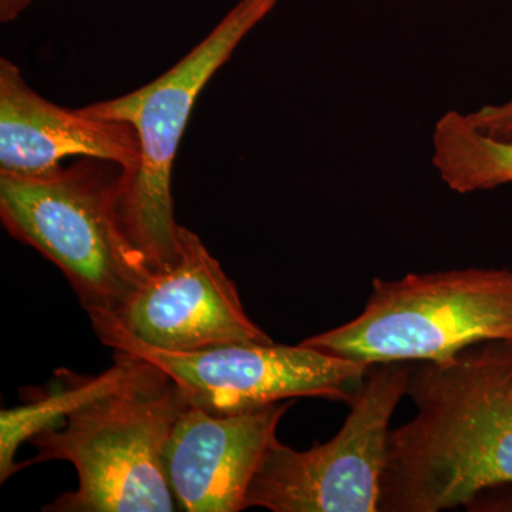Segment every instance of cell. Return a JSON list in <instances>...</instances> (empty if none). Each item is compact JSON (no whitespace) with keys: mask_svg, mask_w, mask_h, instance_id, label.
Returning <instances> with one entry per match:
<instances>
[{"mask_svg":"<svg viewBox=\"0 0 512 512\" xmlns=\"http://www.w3.org/2000/svg\"><path fill=\"white\" fill-rule=\"evenodd\" d=\"M92 323L104 345L158 367L183 390L188 403L215 413L241 412L296 397L349 404L370 367L302 343L164 350L140 342L110 320Z\"/></svg>","mask_w":512,"mask_h":512,"instance_id":"52a82bcc","label":"cell"},{"mask_svg":"<svg viewBox=\"0 0 512 512\" xmlns=\"http://www.w3.org/2000/svg\"><path fill=\"white\" fill-rule=\"evenodd\" d=\"M493 340L512 342V268L375 278L357 318L301 343L372 366L447 362Z\"/></svg>","mask_w":512,"mask_h":512,"instance_id":"5b68a950","label":"cell"},{"mask_svg":"<svg viewBox=\"0 0 512 512\" xmlns=\"http://www.w3.org/2000/svg\"><path fill=\"white\" fill-rule=\"evenodd\" d=\"M292 403L215 413L188 404L164 453L175 504L185 512H238Z\"/></svg>","mask_w":512,"mask_h":512,"instance_id":"9c48e42d","label":"cell"},{"mask_svg":"<svg viewBox=\"0 0 512 512\" xmlns=\"http://www.w3.org/2000/svg\"><path fill=\"white\" fill-rule=\"evenodd\" d=\"M33 3L35 0H0V22H15Z\"/></svg>","mask_w":512,"mask_h":512,"instance_id":"5bb4252c","label":"cell"},{"mask_svg":"<svg viewBox=\"0 0 512 512\" xmlns=\"http://www.w3.org/2000/svg\"><path fill=\"white\" fill-rule=\"evenodd\" d=\"M123 168L80 158L39 177L0 173V218L70 282L90 319L114 315L150 269L119 220Z\"/></svg>","mask_w":512,"mask_h":512,"instance_id":"277c9868","label":"cell"},{"mask_svg":"<svg viewBox=\"0 0 512 512\" xmlns=\"http://www.w3.org/2000/svg\"><path fill=\"white\" fill-rule=\"evenodd\" d=\"M93 158L133 170L140 150L133 127L57 106L35 92L12 60L0 59V173L39 177L67 158Z\"/></svg>","mask_w":512,"mask_h":512,"instance_id":"30bf717a","label":"cell"},{"mask_svg":"<svg viewBox=\"0 0 512 512\" xmlns=\"http://www.w3.org/2000/svg\"><path fill=\"white\" fill-rule=\"evenodd\" d=\"M406 396L417 413L387 437L380 512L454 510L512 484V342L417 362Z\"/></svg>","mask_w":512,"mask_h":512,"instance_id":"6da1fadb","label":"cell"},{"mask_svg":"<svg viewBox=\"0 0 512 512\" xmlns=\"http://www.w3.org/2000/svg\"><path fill=\"white\" fill-rule=\"evenodd\" d=\"M464 116L485 136L512 143V97L503 103L485 104Z\"/></svg>","mask_w":512,"mask_h":512,"instance_id":"4fadbf2b","label":"cell"},{"mask_svg":"<svg viewBox=\"0 0 512 512\" xmlns=\"http://www.w3.org/2000/svg\"><path fill=\"white\" fill-rule=\"evenodd\" d=\"M412 369V362L370 366L342 429L328 443L299 451L275 440L249 485L245 510L379 511L390 420Z\"/></svg>","mask_w":512,"mask_h":512,"instance_id":"8992f818","label":"cell"},{"mask_svg":"<svg viewBox=\"0 0 512 512\" xmlns=\"http://www.w3.org/2000/svg\"><path fill=\"white\" fill-rule=\"evenodd\" d=\"M128 355V353H127ZM130 372L56 426L29 440L39 453L22 464L69 461L76 490L49 512H171L178 510L164 453L187 397L158 367L133 356Z\"/></svg>","mask_w":512,"mask_h":512,"instance_id":"7a4b0ae2","label":"cell"},{"mask_svg":"<svg viewBox=\"0 0 512 512\" xmlns=\"http://www.w3.org/2000/svg\"><path fill=\"white\" fill-rule=\"evenodd\" d=\"M278 0H239L197 46L156 80L134 92L80 107L133 127L140 160L121 174L119 220L124 237L151 272L173 264L178 229L171 178L198 97L237 47L271 15Z\"/></svg>","mask_w":512,"mask_h":512,"instance_id":"3957f363","label":"cell"},{"mask_svg":"<svg viewBox=\"0 0 512 512\" xmlns=\"http://www.w3.org/2000/svg\"><path fill=\"white\" fill-rule=\"evenodd\" d=\"M97 319L116 323L146 345L177 352L275 343L249 318L237 286L201 238L181 225L173 264L151 272L114 315Z\"/></svg>","mask_w":512,"mask_h":512,"instance_id":"ba28073f","label":"cell"},{"mask_svg":"<svg viewBox=\"0 0 512 512\" xmlns=\"http://www.w3.org/2000/svg\"><path fill=\"white\" fill-rule=\"evenodd\" d=\"M133 356L116 352V362L99 376H80L63 369L60 379L39 393L28 394L22 406L0 413V481L5 483L18 473L20 464L15 457L23 443L47 427L56 426L70 413L94 397L109 392L133 367Z\"/></svg>","mask_w":512,"mask_h":512,"instance_id":"8fae6325","label":"cell"},{"mask_svg":"<svg viewBox=\"0 0 512 512\" xmlns=\"http://www.w3.org/2000/svg\"><path fill=\"white\" fill-rule=\"evenodd\" d=\"M431 164L458 194L512 184V143L485 136L464 113L447 111L431 133Z\"/></svg>","mask_w":512,"mask_h":512,"instance_id":"7c38bea8","label":"cell"}]
</instances>
